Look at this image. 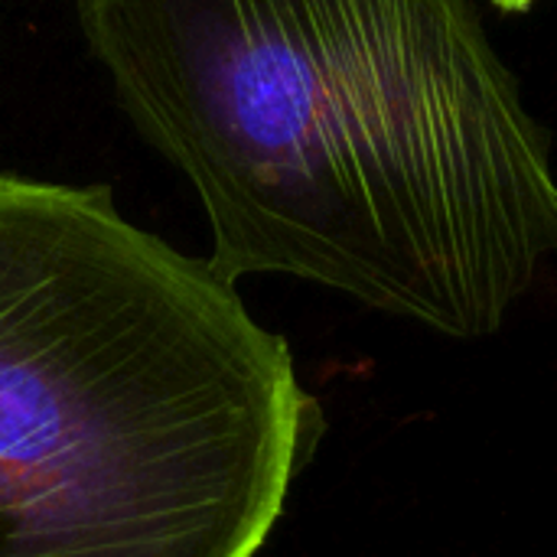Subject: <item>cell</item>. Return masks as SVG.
I'll return each mask as SVG.
<instances>
[{"label": "cell", "mask_w": 557, "mask_h": 557, "mask_svg": "<svg viewBox=\"0 0 557 557\" xmlns=\"http://www.w3.org/2000/svg\"><path fill=\"white\" fill-rule=\"evenodd\" d=\"M78 23L232 284L486 339L557 258L552 140L473 0H78Z\"/></svg>", "instance_id": "obj_1"}, {"label": "cell", "mask_w": 557, "mask_h": 557, "mask_svg": "<svg viewBox=\"0 0 557 557\" xmlns=\"http://www.w3.org/2000/svg\"><path fill=\"white\" fill-rule=\"evenodd\" d=\"M317 434L209 261L108 186L0 173V557H255Z\"/></svg>", "instance_id": "obj_2"}, {"label": "cell", "mask_w": 557, "mask_h": 557, "mask_svg": "<svg viewBox=\"0 0 557 557\" xmlns=\"http://www.w3.org/2000/svg\"><path fill=\"white\" fill-rule=\"evenodd\" d=\"M496 10H503V13H525V10H532L539 0H490Z\"/></svg>", "instance_id": "obj_3"}]
</instances>
